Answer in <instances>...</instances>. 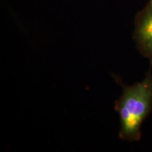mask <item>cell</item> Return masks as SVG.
Wrapping results in <instances>:
<instances>
[{
	"label": "cell",
	"mask_w": 152,
	"mask_h": 152,
	"mask_svg": "<svg viewBox=\"0 0 152 152\" xmlns=\"http://www.w3.org/2000/svg\"><path fill=\"white\" fill-rule=\"evenodd\" d=\"M133 39L140 52L152 64V0L134 18Z\"/></svg>",
	"instance_id": "obj_2"
},
{
	"label": "cell",
	"mask_w": 152,
	"mask_h": 152,
	"mask_svg": "<svg viewBox=\"0 0 152 152\" xmlns=\"http://www.w3.org/2000/svg\"><path fill=\"white\" fill-rule=\"evenodd\" d=\"M119 113V137L130 142L141 138L142 123L152 111V75L149 72L140 83L124 87L121 96L115 103Z\"/></svg>",
	"instance_id": "obj_1"
}]
</instances>
